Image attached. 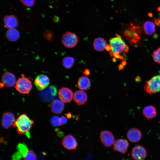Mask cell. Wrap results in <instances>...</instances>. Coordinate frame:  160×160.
<instances>
[{
	"label": "cell",
	"mask_w": 160,
	"mask_h": 160,
	"mask_svg": "<svg viewBox=\"0 0 160 160\" xmlns=\"http://www.w3.org/2000/svg\"><path fill=\"white\" fill-rule=\"evenodd\" d=\"M115 36L111 38L109 43L112 47V50L110 51V55L111 57H113V61L116 59L123 60V55L128 52L129 50V46L123 40L121 36L117 34Z\"/></svg>",
	"instance_id": "6da1fadb"
},
{
	"label": "cell",
	"mask_w": 160,
	"mask_h": 160,
	"mask_svg": "<svg viewBox=\"0 0 160 160\" xmlns=\"http://www.w3.org/2000/svg\"><path fill=\"white\" fill-rule=\"evenodd\" d=\"M34 124L33 121L30 119L26 114L20 115L13 124L17 128V133L20 135L28 134L29 131Z\"/></svg>",
	"instance_id": "7a4b0ae2"
},
{
	"label": "cell",
	"mask_w": 160,
	"mask_h": 160,
	"mask_svg": "<svg viewBox=\"0 0 160 160\" xmlns=\"http://www.w3.org/2000/svg\"><path fill=\"white\" fill-rule=\"evenodd\" d=\"M123 35L132 44L137 45L141 39V29L140 26L131 23L124 30Z\"/></svg>",
	"instance_id": "3957f363"
},
{
	"label": "cell",
	"mask_w": 160,
	"mask_h": 160,
	"mask_svg": "<svg viewBox=\"0 0 160 160\" xmlns=\"http://www.w3.org/2000/svg\"><path fill=\"white\" fill-rule=\"evenodd\" d=\"M15 87L19 93L28 94L32 87V83L29 78L25 77L24 75L22 74L21 77L17 80Z\"/></svg>",
	"instance_id": "277c9868"
},
{
	"label": "cell",
	"mask_w": 160,
	"mask_h": 160,
	"mask_svg": "<svg viewBox=\"0 0 160 160\" xmlns=\"http://www.w3.org/2000/svg\"><path fill=\"white\" fill-rule=\"evenodd\" d=\"M144 89L149 94H153L160 92V74L153 77L147 81Z\"/></svg>",
	"instance_id": "5b68a950"
},
{
	"label": "cell",
	"mask_w": 160,
	"mask_h": 160,
	"mask_svg": "<svg viewBox=\"0 0 160 160\" xmlns=\"http://www.w3.org/2000/svg\"><path fill=\"white\" fill-rule=\"evenodd\" d=\"M78 39L77 36L74 33L67 31L62 36V42L64 46L67 48H72L77 44Z\"/></svg>",
	"instance_id": "8992f818"
},
{
	"label": "cell",
	"mask_w": 160,
	"mask_h": 160,
	"mask_svg": "<svg viewBox=\"0 0 160 160\" xmlns=\"http://www.w3.org/2000/svg\"><path fill=\"white\" fill-rule=\"evenodd\" d=\"M57 90L55 85H51L41 91L39 94L41 99L44 102H49L56 98Z\"/></svg>",
	"instance_id": "52a82bcc"
},
{
	"label": "cell",
	"mask_w": 160,
	"mask_h": 160,
	"mask_svg": "<svg viewBox=\"0 0 160 160\" xmlns=\"http://www.w3.org/2000/svg\"><path fill=\"white\" fill-rule=\"evenodd\" d=\"M16 77L12 73L9 72H4L1 77L0 87H11L15 85Z\"/></svg>",
	"instance_id": "ba28073f"
},
{
	"label": "cell",
	"mask_w": 160,
	"mask_h": 160,
	"mask_svg": "<svg viewBox=\"0 0 160 160\" xmlns=\"http://www.w3.org/2000/svg\"><path fill=\"white\" fill-rule=\"evenodd\" d=\"M50 83L49 77L45 74H41L38 75L34 81V84L39 91H42L48 86Z\"/></svg>",
	"instance_id": "9c48e42d"
},
{
	"label": "cell",
	"mask_w": 160,
	"mask_h": 160,
	"mask_svg": "<svg viewBox=\"0 0 160 160\" xmlns=\"http://www.w3.org/2000/svg\"><path fill=\"white\" fill-rule=\"evenodd\" d=\"M62 143L64 148L70 150H76L77 146L76 138L71 134L65 136L62 140Z\"/></svg>",
	"instance_id": "30bf717a"
},
{
	"label": "cell",
	"mask_w": 160,
	"mask_h": 160,
	"mask_svg": "<svg viewBox=\"0 0 160 160\" xmlns=\"http://www.w3.org/2000/svg\"><path fill=\"white\" fill-rule=\"evenodd\" d=\"M100 137L102 143L105 147H109L113 144L114 137L111 131L109 130L102 131Z\"/></svg>",
	"instance_id": "8fae6325"
},
{
	"label": "cell",
	"mask_w": 160,
	"mask_h": 160,
	"mask_svg": "<svg viewBox=\"0 0 160 160\" xmlns=\"http://www.w3.org/2000/svg\"><path fill=\"white\" fill-rule=\"evenodd\" d=\"M73 94L72 90L66 87H62L58 92V96L61 101L64 103L70 102L73 98Z\"/></svg>",
	"instance_id": "7c38bea8"
},
{
	"label": "cell",
	"mask_w": 160,
	"mask_h": 160,
	"mask_svg": "<svg viewBox=\"0 0 160 160\" xmlns=\"http://www.w3.org/2000/svg\"><path fill=\"white\" fill-rule=\"evenodd\" d=\"M15 116L12 113L7 112L4 113L2 116L1 124L4 128H9L15 121Z\"/></svg>",
	"instance_id": "4fadbf2b"
},
{
	"label": "cell",
	"mask_w": 160,
	"mask_h": 160,
	"mask_svg": "<svg viewBox=\"0 0 160 160\" xmlns=\"http://www.w3.org/2000/svg\"><path fill=\"white\" fill-rule=\"evenodd\" d=\"M132 156L135 160H143L147 155L145 148L140 145L133 147L132 151Z\"/></svg>",
	"instance_id": "5bb4252c"
},
{
	"label": "cell",
	"mask_w": 160,
	"mask_h": 160,
	"mask_svg": "<svg viewBox=\"0 0 160 160\" xmlns=\"http://www.w3.org/2000/svg\"><path fill=\"white\" fill-rule=\"evenodd\" d=\"M129 143L125 139H120L115 141L113 143L114 150L124 154L127 152Z\"/></svg>",
	"instance_id": "9a60e30c"
},
{
	"label": "cell",
	"mask_w": 160,
	"mask_h": 160,
	"mask_svg": "<svg viewBox=\"0 0 160 160\" xmlns=\"http://www.w3.org/2000/svg\"><path fill=\"white\" fill-rule=\"evenodd\" d=\"M73 99L76 104L81 105L86 102L87 100V96L84 91L82 90H78L74 93Z\"/></svg>",
	"instance_id": "2e32d148"
},
{
	"label": "cell",
	"mask_w": 160,
	"mask_h": 160,
	"mask_svg": "<svg viewBox=\"0 0 160 160\" xmlns=\"http://www.w3.org/2000/svg\"><path fill=\"white\" fill-rule=\"evenodd\" d=\"M127 136L130 141L132 143H136L141 140L142 134L139 129L133 128L128 131L127 133Z\"/></svg>",
	"instance_id": "e0dca14e"
},
{
	"label": "cell",
	"mask_w": 160,
	"mask_h": 160,
	"mask_svg": "<svg viewBox=\"0 0 160 160\" xmlns=\"http://www.w3.org/2000/svg\"><path fill=\"white\" fill-rule=\"evenodd\" d=\"M64 107L63 102L58 99L53 100L50 105L51 112L56 114H59L61 113L64 109Z\"/></svg>",
	"instance_id": "ac0fdd59"
},
{
	"label": "cell",
	"mask_w": 160,
	"mask_h": 160,
	"mask_svg": "<svg viewBox=\"0 0 160 160\" xmlns=\"http://www.w3.org/2000/svg\"><path fill=\"white\" fill-rule=\"evenodd\" d=\"M5 27L9 29L15 28L17 26L18 22L16 16L15 15L5 16L4 18Z\"/></svg>",
	"instance_id": "d6986e66"
},
{
	"label": "cell",
	"mask_w": 160,
	"mask_h": 160,
	"mask_svg": "<svg viewBox=\"0 0 160 160\" xmlns=\"http://www.w3.org/2000/svg\"><path fill=\"white\" fill-rule=\"evenodd\" d=\"M77 85L81 90H88L91 87V82L89 79L85 76L80 77L77 81Z\"/></svg>",
	"instance_id": "ffe728a7"
},
{
	"label": "cell",
	"mask_w": 160,
	"mask_h": 160,
	"mask_svg": "<svg viewBox=\"0 0 160 160\" xmlns=\"http://www.w3.org/2000/svg\"><path fill=\"white\" fill-rule=\"evenodd\" d=\"M143 113L147 119H151L155 117L157 115L156 108L152 105L145 107L143 110Z\"/></svg>",
	"instance_id": "44dd1931"
},
{
	"label": "cell",
	"mask_w": 160,
	"mask_h": 160,
	"mask_svg": "<svg viewBox=\"0 0 160 160\" xmlns=\"http://www.w3.org/2000/svg\"><path fill=\"white\" fill-rule=\"evenodd\" d=\"M106 42L104 39L99 37L95 39L93 42V47L95 50L101 52L105 49Z\"/></svg>",
	"instance_id": "7402d4cb"
},
{
	"label": "cell",
	"mask_w": 160,
	"mask_h": 160,
	"mask_svg": "<svg viewBox=\"0 0 160 160\" xmlns=\"http://www.w3.org/2000/svg\"><path fill=\"white\" fill-rule=\"evenodd\" d=\"M6 36L8 40L14 42L17 41L19 39L20 33L16 29L10 28L7 31Z\"/></svg>",
	"instance_id": "603a6c76"
},
{
	"label": "cell",
	"mask_w": 160,
	"mask_h": 160,
	"mask_svg": "<svg viewBox=\"0 0 160 160\" xmlns=\"http://www.w3.org/2000/svg\"><path fill=\"white\" fill-rule=\"evenodd\" d=\"M143 29L146 35L149 36L152 35L156 31L154 23L150 21H146L144 24Z\"/></svg>",
	"instance_id": "cb8c5ba5"
},
{
	"label": "cell",
	"mask_w": 160,
	"mask_h": 160,
	"mask_svg": "<svg viewBox=\"0 0 160 160\" xmlns=\"http://www.w3.org/2000/svg\"><path fill=\"white\" fill-rule=\"evenodd\" d=\"M75 62L74 58L72 57L67 56L64 57L62 60V64L66 69H69L73 65Z\"/></svg>",
	"instance_id": "d4e9b609"
},
{
	"label": "cell",
	"mask_w": 160,
	"mask_h": 160,
	"mask_svg": "<svg viewBox=\"0 0 160 160\" xmlns=\"http://www.w3.org/2000/svg\"><path fill=\"white\" fill-rule=\"evenodd\" d=\"M23 160H37V156L33 150L28 151L23 156Z\"/></svg>",
	"instance_id": "484cf974"
},
{
	"label": "cell",
	"mask_w": 160,
	"mask_h": 160,
	"mask_svg": "<svg viewBox=\"0 0 160 160\" xmlns=\"http://www.w3.org/2000/svg\"><path fill=\"white\" fill-rule=\"evenodd\" d=\"M44 38L47 40L52 41L54 39V36L52 31L50 30H47L45 31L43 33Z\"/></svg>",
	"instance_id": "4316f807"
},
{
	"label": "cell",
	"mask_w": 160,
	"mask_h": 160,
	"mask_svg": "<svg viewBox=\"0 0 160 160\" xmlns=\"http://www.w3.org/2000/svg\"><path fill=\"white\" fill-rule=\"evenodd\" d=\"M152 57L155 62L160 64V47L153 51L152 54Z\"/></svg>",
	"instance_id": "83f0119b"
},
{
	"label": "cell",
	"mask_w": 160,
	"mask_h": 160,
	"mask_svg": "<svg viewBox=\"0 0 160 160\" xmlns=\"http://www.w3.org/2000/svg\"><path fill=\"white\" fill-rule=\"evenodd\" d=\"M17 148L19 151L21 152L23 157L28 151L26 145L24 143H20L17 145Z\"/></svg>",
	"instance_id": "f1b7e54d"
},
{
	"label": "cell",
	"mask_w": 160,
	"mask_h": 160,
	"mask_svg": "<svg viewBox=\"0 0 160 160\" xmlns=\"http://www.w3.org/2000/svg\"><path fill=\"white\" fill-rule=\"evenodd\" d=\"M50 122L53 126H60V117L57 116H53L51 118Z\"/></svg>",
	"instance_id": "f546056e"
},
{
	"label": "cell",
	"mask_w": 160,
	"mask_h": 160,
	"mask_svg": "<svg viewBox=\"0 0 160 160\" xmlns=\"http://www.w3.org/2000/svg\"><path fill=\"white\" fill-rule=\"evenodd\" d=\"M20 1L24 5L29 7L33 6L35 3V0H20Z\"/></svg>",
	"instance_id": "4dcf8cb0"
},
{
	"label": "cell",
	"mask_w": 160,
	"mask_h": 160,
	"mask_svg": "<svg viewBox=\"0 0 160 160\" xmlns=\"http://www.w3.org/2000/svg\"><path fill=\"white\" fill-rule=\"evenodd\" d=\"M68 121L67 118L64 116L60 117V126L63 125L67 123Z\"/></svg>",
	"instance_id": "1f68e13d"
},
{
	"label": "cell",
	"mask_w": 160,
	"mask_h": 160,
	"mask_svg": "<svg viewBox=\"0 0 160 160\" xmlns=\"http://www.w3.org/2000/svg\"><path fill=\"white\" fill-rule=\"evenodd\" d=\"M154 23L157 26H160V17H159L158 18H154Z\"/></svg>",
	"instance_id": "d6a6232c"
},
{
	"label": "cell",
	"mask_w": 160,
	"mask_h": 160,
	"mask_svg": "<svg viewBox=\"0 0 160 160\" xmlns=\"http://www.w3.org/2000/svg\"><path fill=\"white\" fill-rule=\"evenodd\" d=\"M83 72L84 73V74H85L87 76H89L90 75V70L88 69H85Z\"/></svg>",
	"instance_id": "836d02e7"
},
{
	"label": "cell",
	"mask_w": 160,
	"mask_h": 160,
	"mask_svg": "<svg viewBox=\"0 0 160 160\" xmlns=\"http://www.w3.org/2000/svg\"><path fill=\"white\" fill-rule=\"evenodd\" d=\"M105 49L108 51H111L112 50V47L110 44H107Z\"/></svg>",
	"instance_id": "e575fe53"
},
{
	"label": "cell",
	"mask_w": 160,
	"mask_h": 160,
	"mask_svg": "<svg viewBox=\"0 0 160 160\" xmlns=\"http://www.w3.org/2000/svg\"><path fill=\"white\" fill-rule=\"evenodd\" d=\"M53 20L55 22H57L59 21V17L57 16H54L53 18Z\"/></svg>",
	"instance_id": "d590c367"
},
{
	"label": "cell",
	"mask_w": 160,
	"mask_h": 160,
	"mask_svg": "<svg viewBox=\"0 0 160 160\" xmlns=\"http://www.w3.org/2000/svg\"><path fill=\"white\" fill-rule=\"evenodd\" d=\"M65 115L66 117L68 119H70L72 116V114L70 112H68V113H67L65 114Z\"/></svg>",
	"instance_id": "8d00e7d4"
},
{
	"label": "cell",
	"mask_w": 160,
	"mask_h": 160,
	"mask_svg": "<svg viewBox=\"0 0 160 160\" xmlns=\"http://www.w3.org/2000/svg\"><path fill=\"white\" fill-rule=\"evenodd\" d=\"M148 16L150 17H152L153 16V14L151 12H149L148 14Z\"/></svg>",
	"instance_id": "74e56055"
},
{
	"label": "cell",
	"mask_w": 160,
	"mask_h": 160,
	"mask_svg": "<svg viewBox=\"0 0 160 160\" xmlns=\"http://www.w3.org/2000/svg\"><path fill=\"white\" fill-rule=\"evenodd\" d=\"M157 10L159 12H160V7H158L157 8Z\"/></svg>",
	"instance_id": "f35d334b"
},
{
	"label": "cell",
	"mask_w": 160,
	"mask_h": 160,
	"mask_svg": "<svg viewBox=\"0 0 160 160\" xmlns=\"http://www.w3.org/2000/svg\"><path fill=\"white\" fill-rule=\"evenodd\" d=\"M78 118H79L78 116H76L75 118V119H78Z\"/></svg>",
	"instance_id": "ab89813d"
}]
</instances>
